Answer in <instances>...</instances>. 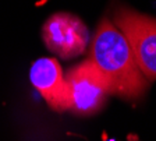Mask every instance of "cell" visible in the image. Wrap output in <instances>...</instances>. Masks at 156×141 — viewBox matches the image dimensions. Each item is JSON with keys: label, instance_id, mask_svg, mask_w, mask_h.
Masks as SVG:
<instances>
[{"label": "cell", "instance_id": "cell-3", "mask_svg": "<svg viewBox=\"0 0 156 141\" xmlns=\"http://www.w3.org/2000/svg\"><path fill=\"white\" fill-rule=\"evenodd\" d=\"M68 92V109L80 116H91L103 108L107 87L95 64L88 59L64 76Z\"/></svg>", "mask_w": 156, "mask_h": 141}, {"label": "cell", "instance_id": "cell-6", "mask_svg": "<svg viewBox=\"0 0 156 141\" xmlns=\"http://www.w3.org/2000/svg\"><path fill=\"white\" fill-rule=\"evenodd\" d=\"M127 141H140V136L134 134V133H128L127 134Z\"/></svg>", "mask_w": 156, "mask_h": 141}, {"label": "cell", "instance_id": "cell-7", "mask_svg": "<svg viewBox=\"0 0 156 141\" xmlns=\"http://www.w3.org/2000/svg\"><path fill=\"white\" fill-rule=\"evenodd\" d=\"M101 140H102V141H107V140H109V136H107V131H102Z\"/></svg>", "mask_w": 156, "mask_h": 141}, {"label": "cell", "instance_id": "cell-2", "mask_svg": "<svg viewBox=\"0 0 156 141\" xmlns=\"http://www.w3.org/2000/svg\"><path fill=\"white\" fill-rule=\"evenodd\" d=\"M110 20L127 38L145 78L156 80V18L130 7L117 6Z\"/></svg>", "mask_w": 156, "mask_h": 141}, {"label": "cell", "instance_id": "cell-1", "mask_svg": "<svg viewBox=\"0 0 156 141\" xmlns=\"http://www.w3.org/2000/svg\"><path fill=\"white\" fill-rule=\"evenodd\" d=\"M89 60L102 76L109 94L138 99L148 89L149 81L136 64L127 38L107 17L95 31Z\"/></svg>", "mask_w": 156, "mask_h": 141}, {"label": "cell", "instance_id": "cell-5", "mask_svg": "<svg viewBox=\"0 0 156 141\" xmlns=\"http://www.w3.org/2000/svg\"><path fill=\"white\" fill-rule=\"evenodd\" d=\"M29 81L55 110L68 109L67 82L57 59L41 57L31 64Z\"/></svg>", "mask_w": 156, "mask_h": 141}, {"label": "cell", "instance_id": "cell-4", "mask_svg": "<svg viewBox=\"0 0 156 141\" xmlns=\"http://www.w3.org/2000/svg\"><path fill=\"white\" fill-rule=\"evenodd\" d=\"M42 38L50 52L60 59L70 60L85 52L91 35L81 18L74 14L57 13L43 24Z\"/></svg>", "mask_w": 156, "mask_h": 141}]
</instances>
